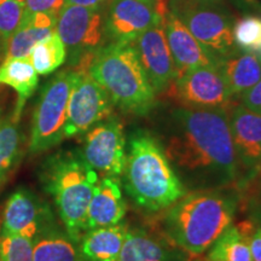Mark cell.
<instances>
[{
    "label": "cell",
    "mask_w": 261,
    "mask_h": 261,
    "mask_svg": "<svg viewBox=\"0 0 261 261\" xmlns=\"http://www.w3.org/2000/svg\"><path fill=\"white\" fill-rule=\"evenodd\" d=\"M253 261H261V227H257L249 240Z\"/></svg>",
    "instance_id": "d6a6232c"
},
{
    "label": "cell",
    "mask_w": 261,
    "mask_h": 261,
    "mask_svg": "<svg viewBox=\"0 0 261 261\" xmlns=\"http://www.w3.org/2000/svg\"><path fill=\"white\" fill-rule=\"evenodd\" d=\"M217 64L233 96H241L261 79V61L253 52L237 50Z\"/></svg>",
    "instance_id": "44dd1931"
},
{
    "label": "cell",
    "mask_w": 261,
    "mask_h": 261,
    "mask_svg": "<svg viewBox=\"0 0 261 261\" xmlns=\"http://www.w3.org/2000/svg\"><path fill=\"white\" fill-rule=\"evenodd\" d=\"M29 60L40 75H48L57 70L67 60V51L57 32L35 45Z\"/></svg>",
    "instance_id": "484cf974"
},
{
    "label": "cell",
    "mask_w": 261,
    "mask_h": 261,
    "mask_svg": "<svg viewBox=\"0 0 261 261\" xmlns=\"http://www.w3.org/2000/svg\"><path fill=\"white\" fill-rule=\"evenodd\" d=\"M16 2H18V3H24V0H16Z\"/></svg>",
    "instance_id": "74e56055"
},
{
    "label": "cell",
    "mask_w": 261,
    "mask_h": 261,
    "mask_svg": "<svg viewBox=\"0 0 261 261\" xmlns=\"http://www.w3.org/2000/svg\"><path fill=\"white\" fill-rule=\"evenodd\" d=\"M256 56L259 57V60L261 61V51H259V52H256Z\"/></svg>",
    "instance_id": "8d00e7d4"
},
{
    "label": "cell",
    "mask_w": 261,
    "mask_h": 261,
    "mask_svg": "<svg viewBox=\"0 0 261 261\" xmlns=\"http://www.w3.org/2000/svg\"><path fill=\"white\" fill-rule=\"evenodd\" d=\"M171 11V10H169ZM196 40L218 62L236 52L233 24L236 17L226 3H208L172 10Z\"/></svg>",
    "instance_id": "ba28073f"
},
{
    "label": "cell",
    "mask_w": 261,
    "mask_h": 261,
    "mask_svg": "<svg viewBox=\"0 0 261 261\" xmlns=\"http://www.w3.org/2000/svg\"><path fill=\"white\" fill-rule=\"evenodd\" d=\"M259 14H260V15H261V10H260V12H259Z\"/></svg>",
    "instance_id": "f35d334b"
},
{
    "label": "cell",
    "mask_w": 261,
    "mask_h": 261,
    "mask_svg": "<svg viewBox=\"0 0 261 261\" xmlns=\"http://www.w3.org/2000/svg\"><path fill=\"white\" fill-rule=\"evenodd\" d=\"M233 40L238 50L246 52L261 51V16L244 14L234 21Z\"/></svg>",
    "instance_id": "4316f807"
},
{
    "label": "cell",
    "mask_w": 261,
    "mask_h": 261,
    "mask_svg": "<svg viewBox=\"0 0 261 261\" xmlns=\"http://www.w3.org/2000/svg\"><path fill=\"white\" fill-rule=\"evenodd\" d=\"M159 142L188 191L219 190L240 179L227 107L174 108Z\"/></svg>",
    "instance_id": "6da1fadb"
},
{
    "label": "cell",
    "mask_w": 261,
    "mask_h": 261,
    "mask_svg": "<svg viewBox=\"0 0 261 261\" xmlns=\"http://www.w3.org/2000/svg\"><path fill=\"white\" fill-rule=\"evenodd\" d=\"M126 202L123 200L120 182L115 177L99 179L87 211V227L112 226L119 224L126 215Z\"/></svg>",
    "instance_id": "ac0fdd59"
},
{
    "label": "cell",
    "mask_w": 261,
    "mask_h": 261,
    "mask_svg": "<svg viewBox=\"0 0 261 261\" xmlns=\"http://www.w3.org/2000/svg\"><path fill=\"white\" fill-rule=\"evenodd\" d=\"M51 227H55V224L50 208L35 192L18 188L10 195L3 212L0 233L35 240Z\"/></svg>",
    "instance_id": "4fadbf2b"
},
{
    "label": "cell",
    "mask_w": 261,
    "mask_h": 261,
    "mask_svg": "<svg viewBox=\"0 0 261 261\" xmlns=\"http://www.w3.org/2000/svg\"><path fill=\"white\" fill-rule=\"evenodd\" d=\"M65 0H24L27 12H48L58 15Z\"/></svg>",
    "instance_id": "f546056e"
},
{
    "label": "cell",
    "mask_w": 261,
    "mask_h": 261,
    "mask_svg": "<svg viewBox=\"0 0 261 261\" xmlns=\"http://www.w3.org/2000/svg\"><path fill=\"white\" fill-rule=\"evenodd\" d=\"M19 117L14 113L5 115L0 110V184L9 177L21 159L22 136Z\"/></svg>",
    "instance_id": "cb8c5ba5"
},
{
    "label": "cell",
    "mask_w": 261,
    "mask_h": 261,
    "mask_svg": "<svg viewBox=\"0 0 261 261\" xmlns=\"http://www.w3.org/2000/svg\"><path fill=\"white\" fill-rule=\"evenodd\" d=\"M128 231L126 224L91 228L80 240L83 261H116Z\"/></svg>",
    "instance_id": "ffe728a7"
},
{
    "label": "cell",
    "mask_w": 261,
    "mask_h": 261,
    "mask_svg": "<svg viewBox=\"0 0 261 261\" xmlns=\"http://www.w3.org/2000/svg\"><path fill=\"white\" fill-rule=\"evenodd\" d=\"M57 16L48 12H27L24 10L21 24L8 42L4 60L29 58L35 45L56 32Z\"/></svg>",
    "instance_id": "d6986e66"
},
{
    "label": "cell",
    "mask_w": 261,
    "mask_h": 261,
    "mask_svg": "<svg viewBox=\"0 0 261 261\" xmlns=\"http://www.w3.org/2000/svg\"><path fill=\"white\" fill-rule=\"evenodd\" d=\"M238 97L242 106L261 115V79L253 87Z\"/></svg>",
    "instance_id": "4dcf8cb0"
},
{
    "label": "cell",
    "mask_w": 261,
    "mask_h": 261,
    "mask_svg": "<svg viewBox=\"0 0 261 261\" xmlns=\"http://www.w3.org/2000/svg\"><path fill=\"white\" fill-rule=\"evenodd\" d=\"M250 237L236 226H228L211 247L207 259L211 261H253Z\"/></svg>",
    "instance_id": "d4e9b609"
},
{
    "label": "cell",
    "mask_w": 261,
    "mask_h": 261,
    "mask_svg": "<svg viewBox=\"0 0 261 261\" xmlns=\"http://www.w3.org/2000/svg\"><path fill=\"white\" fill-rule=\"evenodd\" d=\"M56 32L64 44L70 69L89 70L96 52L108 44L104 10L64 4L57 16Z\"/></svg>",
    "instance_id": "8992f818"
},
{
    "label": "cell",
    "mask_w": 261,
    "mask_h": 261,
    "mask_svg": "<svg viewBox=\"0 0 261 261\" xmlns=\"http://www.w3.org/2000/svg\"><path fill=\"white\" fill-rule=\"evenodd\" d=\"M228 123L241 181L246 182L261 173V115L237 104L228 110Z\"/></svg>",
    "instance_id": "5bb4252c"
},
{
    "label": "cell",
    "mask_w": 261,
    "mask_h": 261,
    "mask_svg": "<svg viewBox=\"0 0 261 261\" xmlns=\"http://www.w3.org/2000/svg\"><path fill=\"white\" fill-rule=\"evenodd\" d=\"M34 240L0 233V261H33Z\"/></svg>",
    "instance_id": "f1b7e54d"
},
{
    "label": "cell",
    "mask_w": 261,
    "mask_h": 261,
    "mask_svg": "<svg viewBox=\"0 0 261 261\" xmlns=\"http://www.w3.org/2000/svg\"><path fill=\"white\" fill-rule=\"evenodd\" d=\"M189 261H211V260H208L207 257H202L200 255H196V256H191V259H189Z\"/></svg>",
    "instance_id": "d590c367"
},
{
    "label": "cell",
    "mask_w": 261,
    "mask_h": 261,
    "mask_svg": "<svg viewBox=\"0 0 261 261\" xmlns=\"http://www.w3.org/2000/svg\"><path fill=\"white\" fill-rule=\"evenodd\" d=\"M139 61L155 93H162L177 79V69L169 51L163 23L149 28L133 41Z\"/></svg>",
    "instance_id": "9a60e30c"
},
{
    "label": "cell",
    "mask_w": 261,
    "mask_h": 261,
    "mask_svg": "<svg viewBox=\"0 0 261 261\" xmlns=\"http://www.w3.org/2000/svg\"><path fill=\"white\" fill-rule=\"evenodd\" d=\"M75 70L64 69L41 87L32 120L29 152L41 154L65 139L67 107Z\"/></svg>",
    "instance_id": "52a82bcc"
},
{
    "label": "cell",
    "mask_w": 261,
    "mask_h": 261,
    "mask_svg": "<svg viewBox=\"0 0 261 261\" xmlns=\"http://www.w3.org/2000/svg\"><path fill=\"white\" fill-rule=\"evenodd\" d=\"M89 73L123 113L144 116L156 106V93L133 42H108L94 55Z\"/></svg>",
    "instance_id": "5b68a950"
},
{
    "label": "cell",
    "mask_w": 261,
    "mask_h": 261,
    "mask_svg": "<svg viewBox=\"0 0 261 261\" xmlns=\"http://www.w3.org/2000/svg\"><path fill=\"white\" fill-rule=\"evenodd\" d=\"M163 31L177 69V77L192 68L217 63L205 48L196 40L187 25L171 11L163 22Z\"/></svg>",
    "instance_id": "2e32d148"
},
{
    "label": "cell",
    "mask_w": 261,
    "mask_h": 261,
    "mask_svg": "<svg viewBox=\"0 0 261 261\" xmlns=\"http://www.w3.org/2000/svg\"><path fill=\"white\" fill-rule=\"evenodd\" d=\"M110 0H65L64 4L80 5L85 8H94V9H106Z\"/></svg>",
    "instance_id": "e575fe53"
},
{
    "label": "cell",
    "mask_w": 261,
    "mask_h": 261,
    "mask_svg": "<svg viewBox=\"0 0 261 261\" xmlns=\"http://www.w3.org/2000/svg\"><path fill=\"white\" fill-rule=\"evenodd\" d=\"M39 181L56 204L67 234L79 243L87 227V211L99 175L87 165L80 150H60L39 167Z\"/></svg>",
    "instance_id": "3957f363"
},
{
    "label": "cell",
    "mask_w": 261,
    "mask_h": 261,
    "mask_svg": "<svg viewBox=\"0 0 261 261\" xmlns=\"http://www.w3.org/2000/svg\"><path fill=\"white\" fill-rule=\"evenodd\" d=\"M168 90L182 107L189 108H224L233 97L217 63L185 71Z\"/></svg>",
    "instance_id": "7c38bea8"
},
{
    "label": "cell",
    "mask_w": 261,
    "mask_h": 261,
    "mask_svg": "<svg viewBox=\"0 0 261 261\" xmlns=\"http://www.w3.org/2000/svg\"><path fill=\"white\" fill-rule=\"evenodd\" d=\"M24 3L0 0V51L6 50L10 38L17 31L24 15Z\"/></svg>",
    "instance_id": "83f0119b"
},
{
    "label": "cell",
    "mask_w": 261,
    "mask_h": 261,
    "mask_svg": "<svg viewBox=\"0 0 261 261\" xmlns=\"http://www.w3.org/2000/svg\"><path fill=\"white\" fill-rule=\"evenodd\" d=\"M230 2L242 14H259L257 0H230Z\"/></svg>",
    "instance_id": "1f68e13d"
},
{
    "label": "cell",
    "mask_w": 261,
    "mask_h": 261,
    "mask_svg": "<svg viewBox=\"0 0 261 261\" xmlns=\"http://www.w3.org/2000/svg\"><path fill=\"white\" fill-rule=\"evenodd\" d=\"M169 12L167 0H110L104 9L108 42H133L149 28L162 24Z\"/></svg>",
    "instance_id": "9c48e42d"
},
{
    "label": "cell",
    "mask_w": 261,
    "mask_h": 261,
    "mask_svg": "<svg viewBox=\"0 0 261 261\" xmlns=\"http://www.w3.org/2000/svg\"><path fill=\"white\" fill-rule=\"evenodd\" d=\"M236 210V195L223 189L188 191L163 210V232L189 255H202L231 226Z\"/></svg>",
    "instance_id": "7a4b0ae2"
},
{
    "label": "cell",
    "mask_w": 261,
    "mask_h": 261,
    "mask_svg": "<svg viewBox=\"0 0 261 261\" xmlns=\"http://www.w3.org/2000/svg\"><path fill=\"white\" fill-rule=\"evenodd\" d=\"M116 261H189L187 253L162 234L143 228L127 231Z\"/></svg>",
    "instance_id": "e0dca14e"
},
{
    "label": "cell",
    "mask_w": 261,
    "mask_h": 261,
    "mask_svg": "<svg viewBox=\"0 0 261 261\" xmlns=\"http://www.w3.org/2000/svg\"><path fill=\"white\" fill-rule=\"evenodd\" d=\"M122 174L123 187L130 200L149 212L166 210L188 192L161 143L144 130H137L130 136Z\"/></svg>",
    "instance_id": "277c9868"
},
{
    "label": "cell",
    "mask_w": 261,
    "mask_h": 261,
    "mask_svg": "<svg viewBox=\"0 0 261 261\" xmlns=\"http://www.w3.org/2000/svg\"><path fill=\"white\" fill-rule=\"evenodd\" d=\"M114 108L109 94L91 76L89 70H75L67 107L65 138L85 135L96 123L112 117Z\"/></svg>",
    "instance_id": "30bf717a"
},
{
    "label": "cell",
    "mask_w": 261,
    "mask_h": 261,
    "mask_svg": "<svg viewBox=\"0 0 261 261\" xmlns=\"http://www.w3.org/2000/svg\"><path fill=\"white\" fill-rule=\"evenodd\" d=\"M33 261H83L79 248L68 234L51 227L34 240Z\"/></svg>",
    "instance_id": "603a6c76"
},
{
    "label": "cell",
    "mask_w": 261,
    "mask_h": 261,
    "mask_svg": "<svg viewBox=\"0 0 261 261\" xmlns=\"http://www.w3.org/2000/svg\"><path fill=\"white\" fill-rule=\"evenodd\" d=\"M169 10H175L182 6L196 5V4H208V3H226V0H167Z\"/></svg>",
    "instance_id": "836d02e7"
},
{
    "label": "cell",
    "mask_w": 261,
    "mask_h": 261,
    "mask_svg": "<svg viewBox=\"0 0 261 261\" xmlns=\"http://www.w3.org/2000/svg\"><path fill=\"white\" fill-rule=\"evenodd\" d=\"M81 155L102 177L121 175L127 163L123 125L115 116L94 125L85 133Z\"/></svg>",
    "instance_id": "8fae6325"
},
{
    "label": "cell",
    "mask_w": 261,
    "mask_h": 261,
    "mask_svg": "<svg viewBox=\"0 0 261 261\" xmlns=\"http://www.w3.org/2000/svg\"><path fill=\"white\" fill-rule=\"evenodd\" d=\"M39 84L37 70L29 58H11L0 64V85H6L17 93V104L14 114L21 116L25 100L33 96Z\"/></svg>",
    "instance_id": "7402d4cb"
}]
</instances>
